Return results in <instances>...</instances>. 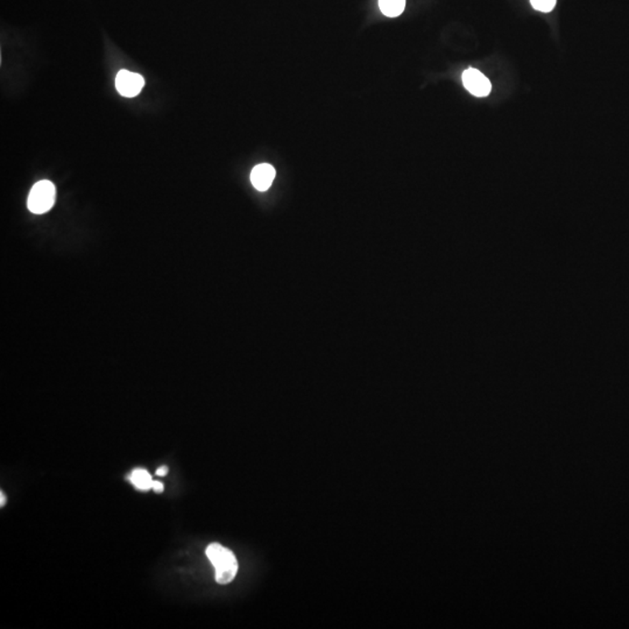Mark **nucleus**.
Instances as JSON below:
<instances>
[{
  "instance_id": "obj_1",
  "label": "nucleus",
  "mask_w": 629,
  "mask_h": 629,
  "mask_svg": "<svg viewBox=\"0 0 629 629\" xmlns=\"http://www.w3.org/2000/svg\"><path fill=\"white\" fill-rule=\"evenodd\" d=\"M206 553L212 565L215 566L216 582L219 584L231 583L238 573V562L234 553L219 543L210 544Z\"/></svg>"
},
{
  "instance_id": "obj_2",
  "label": "nucleus",
  "mask_w": 629,
  "mask_h": 629,
  "mask_svg": "<svg viewBox=\"0 0 629 629\" xmlns=\"http://www.w3.org/2000/svg\"><path fill=\"white\" fill-rule=\"evenodd\" d=\"M55 197H56V190L54 184L51 183V181H40L33 186L29 193V203H27L29 209L36 215L49 211L54 206Z\"/></svg>"
},
{
  "instance_id": "obj_3",
  "label": "nucleus",
  "mask_w": 629,
  "mask_h": 629,
  "mask_svg": "<svg viewBox=\"0 0 629 629\" xmlns=\"http://www.w3.org/2000/svg\"><path fill=\"white\" fill-rule=\"evenodd\" d=\"M145 86V79L141 75L131 73L129 70H121L116 77V88L124 97L132 99L139 95Z\"/></svg>"
},
{
  "instance_id": "obj_4",
  "label": "nucleus",
  "mask_w": 629,
  "mask_h": 629,
  "mask_svg": "<svg viewBox=\"0 0 629 629\" xmlns=\"http://www.w3.org/2000/svg\"><path fill=\"white\" fill-rule=\"evenodd\" d=\"M463 84L475 97H486L492 90L488 79L473 68H468L463 73Z\"/></svg>"
},
{
  "instance_id": "obj_5",
  "label": "nucleus",
  "mask_w": 629,
  "mask_h": 629,
  "mask_svg": "<svg viewBox=\"0 0 629 629\" xmlns=\"http://www.w3.org/2000/svg\"><path fill=\"white\" fill-rule=\"evenodd\" d=\"M274 178H276V169L268 163L256 166L251 173V182L253 184V187L259 191H266L269 189Z\"/></svg>"
},
{
  "instance_id": "obj_6",
  "label": "nucleus",
  "mask_w": 629,
  "mask_h": 629,
  "mask_svg": "<svg viewBox=\"0 0 629 629\" xmlns=\"http://www.w3.org/2000/svg\"><path fill=\"white\" fill-rule=\"evenodd\" d=\"M129 479H130L131 483L138 490H149L152 488V475H149V472L146 471L145 468H136V470H133Z\"/></svg>"
},
{
  "instance_id": "obj_7",
  "label": "nucleus",
  "mask_w": 629,
  "mask_h": 629,
  "mask_svg": "<svg viewBox=\"0 0 629 629\" xmlns=\"http://www.w3.org/2000/svg\"><path fill=\"white\" fill-rule=\"evenodd\" d=\"M379 7L385 16L396 18L406 7V0H379Z\"/></svg>"
},
{
  "instance_id": "obj_8",
  "label": "nucleus",
  "mask_w": 629,
  "mask_h": 629,
  "mask_svg": "<svg viewBox=\"0 0 629 629\" xmlns=\"http://www.w3.org/2000/svg\"><path fill=\"white\" fill-rule=\"evenodd\" d=\"M530 4L535 10L548 13L553 10V7L556 5V0H530Z\"/></svg>"
},
{
  "instance_id": "obj_9",
  "label": "nucleus",
  "mask_w": 629,
  "mask_h": 629,
  "mask_svg": "<svg viewBox=\"0 0 629 629\" xmlns=\"http://www.w3.org/2000/svg\"><path fill=\"white\" fill-rule=\"evenodd\" d=\"M152 490L156 493H162L165 490V486L160 481H153Z\"/></svg>"
},
{
  "instance_id": "obj_10",
  "label": "nucleus",
  "mask_w": 629,
  "mask_h": 629,
  "mask_svg": "<svg viewBox=\"0 0 629 629\" xmlns=\"http://www.w3.org/2000/svg\"><path fill=\"white\" fill-rule=\"evenodd\" d=\"M167 473L168 468L167 466H165V465H163V466H161V468H158V470H156V475H158V477H165V475H167Z\"/></svg>"
},
{
  "instance_id": "obj_11",
  "label": "nucleus",
  "mask_w": 629,
  "mask_h": 629,
  "mask_svg": "<svg viewBox=\"0 0 629 629\" xmlns=\"http://www.w3.org/2000/svg\"><path fill=\"white\" fill-rule=\"evenodd\" d=\"M0 497H1V501H0V506L3 507L4 505H5V503H6V498H5V494H4L3 492H1V493H0Z\"/></svg>"
}]
</instances>
